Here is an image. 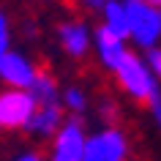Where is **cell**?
<instances>
[{
  "label": "cell",
  "mask_w": 161,
  "mask_h": 161,
  "mask_svg": "<svg viewBox=\"0 0 161 161\" xmlns=\"http://www.w3.org/2000/svg\"><path fill=\"white\" fill-rule=\"evenodd\" d=\"M112 76H115L120 90L136 104H147L161 90V79L153 74V68L145 60V52H139V49L128 52L126 58H123V63L115 68Z\"/></svg>",
  "instance_id": "cell-1"
},
{
  "label": "cell",
  "mask_w": 161,
  "mask_h": 161,
  "mask_svg": "<svg viewBox=\"0 0 161 161\" xmlns=\"http://www.w3.org/2000/svg\"><path fill=\"white\" fill-rule=\"evenodd\" d=\"M128 8V41L139 52L161 44V6L150 0H126Z\"/></svg>",
  "instance_id": "cell-2"
},
{
  "label": "cell",
  "mask_w": 161,
  "mask_h": 161,
  "mask_svg": "<svg viewBox=\"0 0 161 161\" xmlns=\"http://www.w3.org/2000/svg\"><path fill=\"white\" fill-rule=\"evenodd\" d=\"M87 126L82 115H68L63 126L52 134L47 142V158L49 161H82L87 147Z\"/></svg>",
  "instance_id": "cell-3"
},
{
  "label": "cell",
  "mask_w": 161,
  "mask_h": 161,
  "mask_svg": "<svg viewBox=\"0 0 161 161\" xmlns=\"http://www.w3.org/2000/svg\"><path fill=\"white\" fill-rule=\"evenodd\" d=\"M131 145L118 123H101L87 134V147L82 161H128Z\"/></svg>",
  "instance_id": "cell-4"
},
{
  "label": "cell",
  "mask_w": 161,
  "mask_h": 161,
  "mask_svg": "<svg viewBox=\"0 0 161 161\" xmlns=\"http://www.w3.org/2000/svg\"><path fill=\"white\" fill-rule=\"evenodd\" d=\"M36 109V98L27 87H8L3 85L0 90V131H25Z\"/></svg>",
  "instance_id": "cell-5"
},
{
  "label": "cell",
  "mask_w": 161,
  "mask_h": 161,
  "mask_svg": "<svg viewBox=\"0 0 161 161\" xmlns=\"http://www.w3.org/2000/svg\"><path fill=\"white\" fill-rule=\"evenodd\" d=\"M93 36H96V30L82 17H66L55 27L58 47L63 49V55H68L74 60H85L93 52Z\"/></svg>",
  "instance_id": "cell-6"
},
{
  "label": "cell",
  "mask_w": 161,
  "mask_h": 161,
  "mask_svg": "<svg viewBox=\"0 0 161 161\" xmlns=\"http://www.w3.org/2000/svg\"><path fill=\"white\" fill-rule=\"evenodd\" d=\"M93 52L96 58H98V63H101L109 74H115V68L123 63V58H126L128 52H131V41H128L126 36L115 33V30H109L107 25H96V36H93Z\"/></svg>",
  "instance_id": "cell-7"
},
{
  "label": "cell",
  "mask_w": 161,
  "mask_h": 161,
  "mask_svg": "<svg viewBox=\"0 0 161 161\" xmlns=\"http://www.w3.org/2000/svg\"><path fill=\"white\" fill-rule=\"evenodd\" d=\"M66 118H68V112H66V107H63V101H36L33 118L27 123L25 134L30 136V139H36V142L47 145L52 139V134L63 126Z\"/></svg>",
  "instance_id": "cell-8"
},
{
  "label": "cell",
  "mask_w": 161,
  "mask_h": 161,
  "mask_svg": "<svg viewBox=\"0 0 161 161\" xmlns=\"http://www.w3.org/2000/svg\"><path fill=\"white\" fill-rule=\"evenodd\" d=\"M41 66L36 63L30 55L17 49H8L0 60V85H8V87H30L36 82Z\"/></svg>",
  "instance_id": "cell-9"
},
{
  "label": "cell",
  "mask_w": 161,
  "mask_h": 161,
  "mask_svg": "<svg viewBox=\"0 0 161 161\" xmlns=\"http://www.w3.org/2000/svg\"><path fill=\"white\" fill-rule=\"evenodd\" d=\"M98 19L101 25H107L109 30L126 36L128 38V8H126V0H107L98 11Z\"/></svg>",
  "instance_id": "cell-10"
},
{
  "label": "cell",
  "mask_w": 161,
  "mask_h": 161,
  "mask_svg": "<svg viewBox=\"0 0 161 161\" xmlns=\"http://www.w3.org/2000/svg\"><path fill=\"white\" fill-rule=\"evenodd\" d=\"M63 107H66L68 115H82L90 109V96L82 85H66L63 87Z\"/></svg>",
  "instance_id": "cell-11"
},
{
  "label": "cell",
  "mask_w": 161,
  "mask_h": 161,
  "mask_svg": "<svg viewBox=\"0 0 161 161\" xmlns=\"http://www.w3.org/2000/svg\"><path fill=\"white\" fill-rule=\"evenodd\" d=\"M96 112H98V118H101V123H118V101L115 98H109V96H104L101 101L96 104Z\"/></svg>",
  "instance_id": "cell-12"
},
{
  "label": "cell",
  "mask_w": 161,
  "mask_h": 161,
  "mask_svg": "<svg viewBox=\"0 0 161 161\" xmlns=\"http://www.w3.org/2000/svg\"><path fill=\"white\" fill-rule=\"evenodd\" d=\"M11 17H8V11L0 6V60H3V55L11 49Z\"/></svg>",
  "instance_id": "cell-13"
},
{
  "label": "cell",
  "mask_w": 161,
  "mask_h": 161,
  "mask_svg": "<svg viewBox=\"0 0 161 161\" xmlns=\"http://www.w3.org/2000/svg\"><path fill=\"white\" fill-rule=\"evenodd\" d=\"M11 161H49V158H47V150H41V147H22L11 156Z\"/></svg>",
  "instance_id": "cell-14"
},
{
  "label": "cell",
  "mask_w": 161,
  "mask_h": 161,
  "mask_svg": "<svg viewBox=\"0 0 161 161\" xmlns=\"http://www.w3.org/2000/svg\"><path fill=\"white\" fill-rule=\"evenodd\" d=\"M145 60H147V66L153 68V74L161 79V44L150 47V49H145Z\"/></svg>",
  "instance_id": "cell-15"
},
{
  "label": "cell",
  "mask_w": 161,
  "mask_h": 161,
  "mask_svg": "<svg viewBox=\"0 0 161 161\" xmlns=\"http://www.w3.org/2000/svg\"><path fill=\"white\" fill-rule=\"evenodd\" d=\"M68 6H74L79 11H87V14H96V11H101V6L107 0H66Z\"/></svg>",
  "instance_id": "cell-16"
},
{
  "label": "cell",
  "mask_w": 161,
  "mask_h": 161,
  "mask_svg": "<svg viewBox=\"0 0 161 161\" xmlns=\"http://www.w3.org/2000/svg\"><path fill=\"white\" fill-rule=\"evenodd\" d=\"M147 109H150V115H153V123L161 128V90L147 101Z\"/></svg>",
  "instance_id": "cell-17"
},
{
  "label": "cell",
  "mask_w": 161,
  "mask_h": 161,
  "mask_svg": "<svg viewBox=\"0 0 161 161\" xmlns=\"http://www.w3.org/2000/svg\"><path fill=\"white\" fill-rule=\"evenodd\" d=\"M33 3H58V0H33Z\"/></svg>",
  "instance_id": "cell-18"
}]
</instances>
